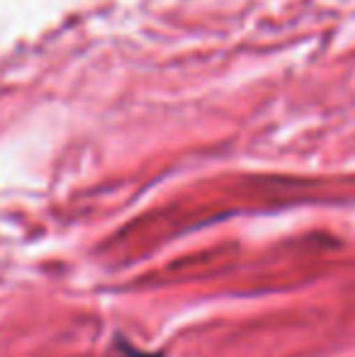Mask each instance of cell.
Returning <instances> with one entry per match:
<instances>
[{"instance_id": "cell-1", "label": "cell", "mask_w": 355, "mask_h": 357, "mask_svg": "<svg viewBox=\"0 0 355 357\" xmlns=\"http://www.w3.org/2000/svg\"><path fill=\"white\" fill-rule=\"evenodd\" d=\"M119 350H122L124 357H163L161 353H142V350L132 348V345L124 343V340H119Z\"/></svg>"}]
</instances>
